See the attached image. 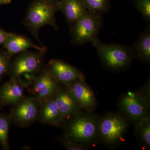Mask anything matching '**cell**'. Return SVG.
Wrapping results in <instances>:
<instances>
[{"label": "cell", "mask_w": 150, "mask_h": 150, "mask_svg": "<svg viewBox=\"0 0 150 150\" xmlns=\"http://www.w3.org/2000/svg\"><path fill=\"white\" fill-rule=\"evenodd\" d=\"M128 128L124 116L115 112H108L98 121V138L104 144L114 146L123 142Z\"/></svg>", "instance_id": "277c9868"}, {"label": "cell", "mask_w": 150, "mask_h": 150, "mask_svg": "<svg viewBox=\"0 0 150 150\" xmlns=\"http://www.w3.org/2000/svg\"><path fill=\"white\" fill-rule=\"evenodd\" d=\"M62 143L64 146L68 150H86L89 149L88 146L74 142L64 137Z\"/></svg>", "instance_id": "603a6c76"}, {"label": "cell", "mask_w": 150, "mask_h": 150, "mask_svg": "<svg viewBox=\"0 0 150 150\" xmlns=\"http://www.w3.org/2000/svg\"><path fill=\"white\" fill-rule=\"evenodd\" d=\"M59 11V0H33L28 7L23 23L42 45L38 38V30L47 25L58 30L55 14Z\"/></svg>", "instance_id": "6da1fadb"}, {"label": "cell", "mask_w": 150, "mask_h": 150, "mask_svg": "<svg viewBox=\"0 0 150 150\" xmlns=\"http://www.w3.org/2000/svg\"><path fill=\"white\" fill-rule=\"evenodd\" d=\"M40 104L34 97L23 98L14 105L10 115L11 121L20 126H27L38 118Z\"/></svg>", "instance_id": "ba28073f"}, {"label": "cell", "mask_w": 150, "mask_h": 150, "mask_svg": "<svg viewBox=\"0 0 150 150\" xmlns=\"http://www.w3.org/2000/svg\"><path fill=\"white\" fill-rule=\"evenodd\" d=\"M11 57L7 51H0V79L8 73Z\"/></svg>", "instance_id": "7402d4cb"}, {"label": "cell", "mask_w": 150, "mask_h": 150, "mask_svg": "<svg viewBox=\"0 0 150 150\" xmlns=\"http://www.w3.org/2000/svg\"><path fill=\"white\" fill-rule=\"evenodd\" d=\"M45 52L25 51L11 61L8 73L10 79H17L25 74H38L42 69Z\"/></svg>", "instance_id": "8992f818"}, {"label": "cell", "mask_w": 150, "mask_h": 150, "mask_svg": "<svg viewBox=\"0 0 150 150\" xmlns=\"http://www.w3.org/2000/svg\"><path fill=\"white\" fill-rule=\"evenodd\" d=\"M38 118L43 124L56 126L62 124V115L54 97L40 104Z\"/></svg>", "instance_id": "9a60e30c"}, {"label": "cell", "mask_w": 150, "mask_h": 150, "mask_svg": "<svg viewBox=\"0 0 150 150\" xmlns=\"http://www.w3.org/2000/svg\"><path fill=\"white\" fill-rule=\"evenodd\" d=\"M102 14L88 11L70 27L71 42L77 46L83 45L97 38L102 27Z\"/></svg>", "instance_id": "5b68a950"}, {"label": "cell", "mask_w": 150, "mask_h": 150, "mask_svg": "<svg viewBox=\"0 0 150 150\" xmlns=\"http://www.w3.org/2000/svg\"><path fill=\"white\" fill-rule=\"evenodd\" d=\"M91 43L97 51L103 65L108 69L122 71L131 65L134 58L131 47L118 44H105L98 38Z\"/></svg>", "instance_id": "3957f363"}, {"label": "cell", "mask_w": 150, "mask_h": 150, "mask_svg": "<svg viewBox=\"0 0 150 150\" xmlns=\"http://www.w3.org/2000/svg\"><path fill=\"white\" fill-rule=\"evenodd\" d=\"M1 102H0V108H1Z\"/></svg>", "instance_id": "4316f807"}, {"label": "cell", "mask_w": 150, "mask_h": 150, "mask_svg": "<svg viewBox=\"0 0 150 150\" xmlns=\"http://www.w3.org/2000/svg\"><path fill=\"white\" fill-rule=\"evenodd\" d=\"M137 11L143 16L148 24L150 22V0H133Z\"/></svg>", "instance_id": "44dd1931"}, {"label": "cell", "mask_w": 150, "mask_h": 150, "mask_svg": "<svg viewBox=\"0 0 150 150\" xmlns=\"http://www.w3.org/2000/svg\"><path fill=\"white\" fill-rule=\"evenodd\" d=\"M54 98L62 115L63 122L67 121L80 112V107L75 100L68 86L66 88L59 86Z\"/></svg>", "instance_id": "7c38bea8"}, {"label": "cell", "mask_w": 150, "mask_h": 150, "mask_svg": "<svg viewBox=\"0 0 150 150\" xmlns=\"http://www.w3.org/2000/svg\"><path fill=\"white\" fill-rule=\"evenodd\" d=\"M137 139L145 149L150 147V117L148 115L134 123Z\"/></svg>", "instance_id": "ac0fdd59"}, {"label": "cell", "mask_w": 150, "mask_h": 150, "mask_svg": "<svg viewBox=\"0 0 150 150\" xmlns=\"http://www.w3.org/2000/svg\"><path fill=\"white\" fill-rule=\"evenodd\" d=\"M32 85L33 96L39 104L54 97L60 86L47 68L42 69L38 74Z\"/></svg>", "instance_id": "9c48e42d"}, {"label": "cell", "mask_w": 150, "mask_h": 150, "mask_svg": "<svg viewBox=\"0 0 150 150\" xmlns=\"http://www.w3.org/2000/svg\"><path fill=\"white\" fill-rule=\"evenodd\" d=\"M10 33L6 32L0 28V45L3 44L6 38L9 35Z\"/></svg>", "instance_id": "d4e9b609"}, {"label": "cell", "mask_w": 150, "mask_h": 150, "mask_svg": "<svg viewBox=\"0 0 150 150\" xmlns=\"http://www.w3.org/2000/svg\"><path fill=\"white\" fill-rule=\"evenodd\" d=\"M11 121L9 116L0 113V144L4 150L9 149L8 132Z\"/></svg>", "instance_id": "d6986e66"}, {"label": "cell", "mask_w": 150, "mask_h": 150, "mask_svg": "<svg viewBox=\"0 0 150 150\" xmlns=\"http://www.w3.org/2000/svg\"><path fill=\"white\" fill-rule=\"evenodd\" d=\"M87 10L93 12H107L109 8V0H83Z\"/></svg>", "instance_id": "ffe728a7"}, {"label": "cell", "mask_w": 150, "mask_h": 150, "mask_svg": "<svg viewBox=\"0 0 150 150\" xmlns=\"http://www.w3.org/2000/svg\"><path fill=\"white\" fill-rule=\"evenodd\" d=\"M134 58L144 63L150 61V27L149 25L139 36L132 47Z\"/></svg>", "instance_id": "e0dca14e"}, {"label": "cell", "mask_w": 150, "mask_h": 150, "mask_svg": "<svg viewBox=\"0 0 150 150\" xmlns=\"http://www.w3.org/2000/svg\"><path fill=\"white\" fill-rule=\"evenodd\" d=\"M25 88L18 79H10L0 87V102L2 105L16 104L24 98Z\"/></svg>", "instance_id": "4fadbf2b"}, {"label": "cell", "mask_w": 150, "mask_h": 150, "mask_svg": "<svg viewBox=\"0 0 150 150\" xmlns=\"http://www.w3.org/2000/svg\"><path fill=\"white\" fill-rule=\"evenodd\" d=\"M59 11L64 14L70 27L88 11L83 0H59Z\"/></svg>", "instance_id": "2e32d148"}, {"label": "cell", "mask_w": 150, "mask_h": 150, "mask_svg": "<svg viewBox=\"0 0 150 150\" xmlns=\"http://www.w3.org/2000/svg\"><path fill=\"white\" fill-rule=\"evenodd\" d=\"M11 2V0H0V6L7 5Z\"/></svg>", "instance_id": "484cf974"}, {"label": "cell", "mask_w": 150, "mask_h": 150, "mask_svg": "<svg viewBox=\"0 0 150 150\" xmlns=\"http://www.w3.org/2000/svg\"><path fill=\"white\" fill-rule=\"evenodd\" d=\"M118 106L126 118L135 123L149 115V104L137 92L128 91L119 98Z\"/></svg>", "instance_id": "52a82bcc"}, {"label": "cell", "mask_w": 150, "mask_h": 150, "mask_svg": "<svg viewBox=\"0 0 150 150\" xmlns=\"http://www.w3.org/2000/svg\"><path fill=\"white\" fill-rule=\"evenodd\" d=\"M47 68L59 83L69 85L79 80H84L83 74L76 68L59 59L48 63Z\"/></svg>", "instance_id": "30bf717a"}, {"label": "cell", "mask_w": 150, "mask_h": 150, "mask_svg": "<svg viewBox=\"0 0 150 150\" xmlns=\"http://www.w3.org/2000/svg\"><path fill=\"white\" fill-rule=\"evenodd\" d=\"M67 86L81 108L88 112L94 110L97 105L95 96L84 80H79Z\"/></svg>", "instance_id": "8fae6325"}, {"label": "cell", "mask_w": 150, "mask_h": 150, "mask_svg": "<svg viewBox=\"0 0 150 150\" xmlns=\"http://www.w3.org/2000/svg\"><path fill=\"white\" fill-rule=\"evenodd\" d=\"M99 120L91 112H79L66 121L64 137L89 146L98 139Z\"/></svg>", "instance_id": "7a4b0ae2"}, {"label": "cell", "mask_w": 150, "mask_h": 150, "mask_svg": "<svg viewBox=\"0 0 150 150\" xmlns=\"http://www.w3.org/2000/svg\"><path fill=\"white\" fill-rule=\"evenodd\" d=\"M4 47L12 57L14 55L27 51L28 48H33L38 51L46 52L44 46H37L27 38L14 33H10L4 41Z\"/></svg>", "instance_id": "5bb4252c"}, {"label": "cell", "mask_w": 150, "mask_h": 150, "mask_svg": "<svg viewBox=\"0 0 150 150\" xmlns=\"http://www.w3.org/2000/svg\"><path fill=\"white\" fill-rule=\"evenodd\" d=\"M137 93L144 99L149 104H150V81L149 80L147 82L137 91Z\"/></svg>", "instance_id": "cb8c5ba5"}]
</instances>
